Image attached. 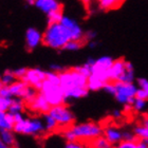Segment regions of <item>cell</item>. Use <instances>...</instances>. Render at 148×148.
Segmentation results:
<instances>
[{
  "label": "cell",
  "mask_w": 148,
  "mask_h": 148,
  "mask_svg": "<svg viewBox=\"0 0 148 148\" xmlns=\"http://www.w3.org/2000/svg\"><path fill=\"white\" fill-rule=\"evenodd\" d=\"M2 87H3V84L1 83V82H0V89H1V88H2Z\"/></svg>",
  "instance_id": "f5cc1de1"
},
{
  "label": "cell",
  "mask_w": 148,
  "mask_h": 148,
  "mask_svg": "<svg viewBox=\"0 0 148 148\" xmlns=\"http://www.w3.org/2000/svg\"><path fill=\"white\" fill-rule=\"evenodd\" d=\"M47 16H48V22H49V25L50 23H59V22L62 21V17H64L62 11L53 12Z\"/></svg>",
  "instance_id": "f1b7e54d"
},
{
  "label": "cell",
  "mask_w": 148,
  "mask_h": 148,
  "mask_svg": "<svg viewBox=\"0 0 148 148\" xmlns=\"http://www.w3.org/2000/svg\"><path fill=\"white\" fill-rule=\"evenodd\" d=\"M136 79V75H134V67L130 62L125 60V71L123 72L122 76L117 82L124 84H133Z\"/></svg>",
  "instance_id": "2e32d148"
},
{
  "label": "cell",
  "mask_w": 148,
  "mask_h": 148,
  "mask_svg": "<svg viewBox=\"0 0 148 148\" xmlns=\"http://www.w3.org/2000/svg\"><path fill=\"white\" fill-rule=\"evenodd\" d=\"M12 148H16V147H12Z\"/></svg>",
  "instance_id": "11a10c76"
},
{
  "label": "cell",
  "mask_w": 148,
  "mask_h": 148,
  "mask_svg": "<svg viewBox=\"0 0 148 148\" xmlns=\"http://www.w3.org/2000/svg\"><path fill=\"white\" fill-rule=\"evenodd\" d=\"M123 141H126V142H136V136L134 134V132L133 131H129V130L123 131Z\"/></svg>",
  "instance_id": "e575fe53"
},
{
  "label": "cell",
  "mask_w": 148,
  "mask_h": 148,
  "mask_svg": "<svg viewBox=\"0 0 148 148\" xmlns=\"http://www.w3.org/2000/svg\"><path fill=\"white\" fill-rule=\"evenodd\" d=\"M39 93L46 99V101L49 103L51 107H56V106L64 105L66 102L65 92L60 85H56L45 80L41 86V89L39 90Z\"/></svg>",
  "instance_id": "3957f363"
},
{
  "label": "cell",
  "mask_w": 148,
  "mask_h": 148,
  "mask_svg": "<svg viewBox=\"0 0 148 148\" xmlns=\"http://www.w3.org/2000/svg\"><path fill=\"white\" fill-rule=\"evenodd\" d=\"M89 146L90 148H113V145H111L110 143L104 138V136L93 140L92 142L89 143Z\"/></svg>",
  "instance_id": "484cf974"
},
{
  "label": "cell",
  "mask_w": 148,
  "mask_h": 148,
  "mask_svg": "<svg viewBox=\"0 0 148 148\" xmlns=\"http://www.w3.org/2000/svg\"><path fill=\"white\" fill-rule=\"evenodd\" d=\"M0 82L3 84V86L10 87L11 85H13L16 82V77L14 76L13 71H5L3 75H1Z\"/></svg>",
  "instance_id": "4316f807"
},
{
  "label": "cell",
  "mask_w": 148,
  "mask_h": 148,
  "mask_svg": "<svg viewBox=\"0 0 148 148\" xmlns=\"http://www.w3.org/2000/svg\"><path fill=\"white\" fill-rule=\"evenodd\" d=\"M124 71H125V59H114L113 65L111 66L109 70V82L116 83Z\"/></svg>",
  "instance_id": "5bb4252c"
},
{
  "label": "cell",
  "mask_w": 148,
  "mask_h": 148,
  "mask_svg": "<svg viewBox=\"0 0 148 148\" xmlns=\"http://www.w3.org/2000/svg\"><path fill=\"white\" fill-rule=\"evenodd\" d=\"M29 105H30L31 110L35 111V112H39V113H43V114L49 113L50 109L52 108V107L49 105V103L46 101V99H45L40 93H38V95L35 97L34 101L32 103H30Z\"/></svg>",
  "instance_id": "9a60e30c"
},
{
  "label": "cell",
  "mask_w": 148,
  "mask_h": 148,
  "mask_svg": "<svg viewBox=\"0 0 148 148\" xmlns=\"http://www.w3.org/2000/svg\"><path fill=\"white\" fill-rule=\"evenodd\" d=\"M49 114L57 122L59 127L68 129L74 125V121H75L74 113L70 110V108L65 105L52 107L50 109Z\"/></svg>",
  "instance_id": "52a82bcc"
},
{
  "label": "cell",
  "mask_w": 148,
  "mask_h": 148,
  "mask_svg": "<svg viewBox=\"0 0 148 148\" xmlns=\"http://www.w3.org/2000/svg\"><path fill=\"white\" fill-rule=\"evenodd\" d=\"M13 131L20 134H27V136H41L46 130L43 126V122L39 117H25V120L16 123L14 125Z\"/></svg>",
  "instance_id": "277c9868"
},
{
  "label": "cell",
  "mask_w": 148,
  "mask_h": 148,
  "mask_svg": "<svg viewBox=\"0 0 148 148\" xmlns=\"http://www.w3.org/2000/svg\"><path fill=\"white\" fill-rule=\"evenodd\" d=\"M138 142V141H136ZM136 142H126V141H122L115 145L113 148H136Z\"/></svg>",
  "instance_id": "74e56055"
},
{
  "label": "cell",
  "mask_w": 148,
  "mask_h": 148,
  "mask_svg": "<svg viewBox=\"0 0 148 148\" xmlns=\"http://www.w3.org/2000/svg\"><path fill=\"white\" fill-rule=\"evenodd\" d=\"M131 110H132V106L131 105H125L124 106V111H125V112H130Z\"/></svg>",
  "instance_id": "c3c4849f"
},
{
  "label": "cell",
  "mask_w": 148,
  "mask_h": 148,
  "mask_svg": "<svg viewBox=\"0 0 148 148\" xmlns=\"http://www.w3.org/2000/svg\"><path fill=\"white\" fill-rule=\"evenodd\" d=\"M103 89L105 90L107 93H109V94L114 96V94H115V83H113V82H108V83L105 84V86H104Z\"/></svg>",
  "instance_id": "8d00e7d4"
},
{
  "label": "cell",
  "mask_w": 148,
  "mask_h": 148,
  "mask_svg": "<svg viewBox=\"0 0 148 148\" xmlns=\"http://www.w3.org/2000/svg\"><path fill=\"white\" fill-rule=\"evenodd\" d=\"M75 142H92L93 140L97 139L103 136L104 129L103 127L94 122H85L80 124H74L70 127Z\"/></svg>",
  "instance_id": "7a4b0ae2"
},
{
  "label": "cell",
  "mask_w": 148,
  "mask_h": 148,
  "mask_svg": "<svg viewBox=\"0 0 148 148\" xmlns=\"http://www.w3.org/2000/svg\"><path fill=\"white\" fill-rule=\"evenodd\" d=\"M47 72L41 70L39 68H32L28 69L25 76L23 77V82H25L28 86H31L35 88L36 90L41 89L43 82L46 80Z\"/></svg>",
  "instance_id": "30bf717a"
},
{
  "label": "cell",
  "mask_w": 148,
  "mask_h": 148,
  "mask_svg": "<svg viewBox=\"0 0 148 148\" xmlns=\"http://www.w3.org/2000/svg\"><path fill=\"white\" fill-rule=\"evenodd\" d=\"M74 70L77 71L78 73H80L82 75H84L85 77H87V78H89V77L91 76V74H92V66H90L85 62L84 65L75 67Z\"/></svg>",
  "instance_id": "83f0119b"
},
{
  "label": "cell",
  "mask_w": 148,
  "mask_h": 148,
  "mask_svg": "<svg viewBox=\"0 0 148 148\" xmlns=\"http://www.w3.org/2000/svg\"><path fill=\"white\" fill-rule=\"evenodd\" d=\"M65 148H87V146L80 142H67Z\"/></svg>",
  "instance_id": "ab89813d"
},
{
  "label": "cell",
  "mask_w": 148,
  "mask_h": 148,
  "mask_svg": "<svg viewBox=\"0 0 148 148\" xmlns=\"http://www.w3.org/2000/svg\"><path fill=\"white\" fill-rule=\"evenodd\" d=\"M95 60L96 59H94V58H92V57H89V58L87 59V62H86V64H88V65H90V66H94V64H95Z\"/></svg>",
  "instance_id": "bcb514c9"
},
{
  "label": "cell",
  "mask_w": 148,
  "mask_h": 148,
  "mask_svg": "<svg viewBox=\"0 0 148 148\" xmlns=\"http://www.w3.org/2000/svg\"><path fill=\"white\" fill-rule=\"evenodd\" d=\"M60 78V87L62 88L64 92L67 90L75 89V88H87L88 78L75 71L72 70H65L59 74Z\"/></svg>",
  "instance_id": "5b68a950"
},
{
  "label": "cell",
  "mask_w": 148,
  "mask_h": 148,
  "mask_svg": "<svg viewBox=\"0 0 148 148\" xmlns=\"http://www.w3.org/2000/svg\"><path fill=\"white\" fill-rule=\"evenodd\" d=\"M46 79L48 82L52 84H56V85H60V78H59V74L55 73V72L49 71L47 72V77Z\"/></svg>",
  "instance_id": "1f68e13d"
},
{
  "label": "cell",
  "mask_w": 148,
  "mask_h": 148,
  "mask_svg": "<svg viewBox=\"0 0 148 148\" xmlns=\"http://www.w3.org/2000/svg\"><path fill=\"white\" fill-rule=\"evenodd\" d=\"M42 34L35 28H29L25 32V47L29 51L36 49L42 42Z\"/></svg>",
  "instance_id": "8fae6325"
},
{
  "label": "cell",
  "mask_w": 148,
  "mask_h": 148,
  "mask_svg": "<svg viewBox=\"0 0 148 148\" xmlns=\"http://www.w3.org/2000/svg\"><path fill=\"white\" fill-rule=\"evenodd\" d=\"M88 92H89V90L87 88H75V89L67 90V91H65L66 101H68V99H82V97H85V96H87Z\"/></svg>",
  "instance_id": "d6986e66"
},
{
  "label": "cell",
  "mask_w": 148,
  "mask_h": 148,
  "mask_svg": "<svg viewBox=\"0 0 148 148\" xmlns=\"http://www.w3.org/2000/svg\"><path fill=\"white\" fill-rule=\"evenodd\" d=\"M142 125H144L145 127H147L148 128V117H145L144 120H143V122H142Z\"/></svg>",
  "instance_id": "681fc988"
},
{
  "label": "cell",
  "mask_w": 148,
  "mask_h": 148,
  "mask_svg": "<svg viewBox=\"0 0 148 148\" xmlns=\"http://www.w3.org/2000/svg\"><path fill=\"white\" fill-rule=\"evenodd\" d=\"M0 148H9L8 146H5L4 144H3V142L1 141V139H0Z\"/></svg>",
  "instance_id": "f907efd6"
},
{
  "label": "cell",
  "mask_w": 148,
  "mask_h": 148,
  "mask_svg": "<svg viewBox=\"0 0 148 148\" xmlns=\"http://www.w3.org/2000/svg\"><path fill=\"white\" fill-rule=\"evenodd\" d=\"M42 122H43V126H45V130L47 132H51V131H54V130L57 129L58 124L54 119H53L49 113L43 114L42 117Z\"/></svg>",
  "instance_id": "44dd1931"
},
{
  "label": "cell",
  "mask_w": 148,
  "mask_h": 148,
  "mask_svg": "<svg viewBox=\"0 0 148 148\" xmlns=\"http://www.w3.org/2000/svg\"><path fill=\"white\" fill-rule=\"evenodd\" d=\"M11 103H12V99H5V97L0 95V111L9 112Z\"/></svg>",
  "instance_id": "d6a6232c"
},
{
  "label": "cell",
  "mask_w": 148,
  "mask_h": 148,
  "mask_svg": "<svg viewBox=\"0 0 148 148\" xmlns=\"http://www.w3.org/2000/svg\"><path fill=\"white\" fill-rule=\"evenodd\" d=\"M0 79H1V75H0Z\"/></svg>",
  "instance_id": "db71d44e"
},
{
  "label": "cell",
  "mask_w": 148,
  "mask_h": 148,
  "mask_svg": "<svg viewBox=\"0 0 148 148\" xmlns=\"http://www.w3.org/2000/svg\"><path fill=\"white\" fill-rule=\"evenodd\" d=\"M50 69H51V71L52 72H55V73H58V74H60L62 72H64L66 70L62 66L56 65V64H53V65L50 66Z\"/></svg>",
  "instance_id": "b9f144b4"
},
{
  "label": "cell",
  "mask_w": 148,
  "mask_h": 148,
  "mask_svg": "<svg viewBox=\"0 0 148 148\" xmlns=\"http://www.w3.org/2000/svg\"><path fill=\"white\" fill-rule=\"evenodd\" d=\"M96 36H97V33H96L94 30H89V31L85 32V35H84V40H87V41H92V40H95Z\"/></svg>",
  "instance_id": "f35d334b"
},
{
  "label": "cell",
  "mask_w": 148,
  "mask_h": 148,
  "mask_svg": "<svg viewBox=\"0 0 148 148\" xmlns=\"http://www.w3.org/2000/svg\"><path fill=\"white\" fill-rule=\"evenodd\" d=\"M27 86L28 85L23 80H16L13 85H11L9 87V90L12 95V99H21Z\"/></svg>",
  "instance_id": "ac0fdd59"
},
{
  "label": "cell",
  "mask_w": 148,
  "mask_h": 148,
  "mask_svg": "<svg viewBox=\"0 0 148 148\" xmlns=\"http://www.w3.org/2000/svg\"><path fill=\"white\" fill-rule=\"evenodd\" d=\"M27 71H28V69L27 68H17L16 70L13 71V74H14V76L16 78H18V79H23V77L25 76V74H27Z\"/></svg>",
  "instance_id": "d590c367"
},
{
  "label": "cell",
  "mask_w": 148,
  "mask_h": 148,
  "mask_svg": "<svg viewBox=\"0 0 148 148\" xmlns=\"http://www.w3.org/2000/svg\"><path fill=\"white\" fill-rule=\"evenodd\" d=\"M136 91H138V87L134 84H124L116 82L114 97L123 106L132 105L136 96Z\"/></svg>",
  "instance_id": "8992f818"
},
{
  "label": "cell",
  "mask_w": 148,
  "mask_h": 148,
  "mask_svg": "<svg viewBox=\"0 0 148 148\" xmlns=\"http://www.w3.org/2000/svg\"><path fill=\"white\" fill-rule=\"evenodd\" d=\"M25 108V102L21 99H12V103L10 106L9 112L11 114L21 113Z\"/></svg>",
  "instance_id": "7402d4cb"
},
{
  "label": "cell",
  "mask_w": 148,
  "mask_h": 148,
  "mask_svg": "<svg viewBox=\"0 0 148 148\" xmlns=\"http://www.w3.org/2000/svg\"><path fill=\"white\" fill-rule=\"evenodd\" d=\"M96 46H97V41H95V40H92L89 42V48H91V49L96 48Z\"/></svg>",
  "instance_id": "7dc6e473"
},
{
  "label": "cell",
  "mask_w": 148,
  "mask_h": 148,
  "mask_svg": "<svg viewBox=\"0 0 148 148\" xmlns=\"http://www.w3.org/2000/svg\"><path fill=\"white\" fill-rule=\"evenodd\" d=\"M122 2L117 1V0H101L99 2V8L104 11H110V10L117 9L121 6Z\"/></svg>",
  "instance_id": "603a6c76"
},
{
  "label": "cell",
  "mask_w": 148,
  "mask_h": 148,
  "mask_svg": "<svg viewBox=\"0 0 148 148\" xmlns=\"http://www.w3.org/2000/svg\"><path fill=\"white\" fill-rule=\"evenodd\" d=\"M136 87L138 89H141L143 91L148 92V79L145 77H140L136 79Z\"/></svg>",
  "instance_id": "836d02e7"
},
{
  "label": "cell",
  "mask_w": 148,
  "mask_h": 148,
  "mask_svg": "<svg viewBox=\"0 0 148 148\" xmlns=\"http://www.w3.org/2000/svg\"><path fill=\"white\" fill-rule=\"evenodd\" d=\"M13 117H14V122L16 123H19V122H21V121H23L25 119V116H23V114L22 113H16V114H13Z\"/></svg>",
  "instance_id": "7bdbcfd3"
},
{
  "label": "cell",
  "mask_w": 148,
  "mask_h": 148,
  "mask_svg": "<svg viewBox=\"0 0 148 148\" xmlns=\"http://www.w3.org/2000/svg\"><path fill=\"white\" fill-rule=\"evenodd\" d=\"M83 46V42L82 41H76V40H70L67 45L65 46L64 50H67V51H71V52H74V51H77L79 50Z\"/></svg>",
  "instance_id": "f546056e"
},
{
  "label": "cell",
  "mask_w": 148,
  "mask_h": 148,
  "mask_svg": "<svg viewBox=\"0 0 148 148\" xmlns=\"http://www.w3.org/2000/svg\"><path fill=\"white\" fill-rule=\"evenodd\" d=\"M15 125L13 114L10 112L0 111V131L2 130H13Z\"/></svg>",
  "instance_id": "e0dca14e"
},
{
  "label": "cell",
  "mask_w": 148,
  "mask_h": 148,
  "mask_svg": "<svg viewBox=\"0 0 148 148\" xmlns=\"http://www.w3.org/2000/svg\"><path fill=\"white\" fill-rule=\"evenodd\" d=\"M42 43L54 50H64L71 40L69 32L60 23H50L42 34Z\"/></svg>",
  "instance_id": "6da1fadb"
},
{
  "label": "cell",
  "mask_w": 148,
  "mask_h": 148,
  "mask_svg": "<svg viewBox=\"0 0 148 148\" xmlns=\"http://www.w3.org/2000/svg\"><path fill=\"white\" fill-rule=\"evenodd\" d=\"M136 148H148V142H146V141H138L136 142Z\"/></svg>",
  "instance_id": "ee69618b"
},
{
  "label": "cell",
  "mask_w": 148,
  "mask_h": 148,
  "mask_svg": "<svg viewBox=\"0 0 148 148\" xmlns=\"http://www.w3.org/2000/svg\"><path fill=\"white\" fill-rule=\"evenodd\" d=\"M114 59L111 56H102L95 60V64L92 67V74L91 76H94L97 79L102 80L103 83L109 82V70L111 66L113 65Z\"/></svg>",
  "instance_id": "ba28073f"
},
{
  "label": "cell",
  "mask_w": 148,
  "mask_h": 148,
  "mask_svg": "<svg viewBox=\"0 0 148 148\" xmlns=\"http://www.w3.org/2000/svg\"><path fill=\"white\" fill-rule=\"evenodd\" d=\"M133 132L136 134V139H139V141H146L148 142V128L145 127L144 125L140 124L136 125L133 129Z\"/></svg>",
  "instance_id": "cb8c5ba5"
},
{
  "label": "cell",
  "mask_w": 148,
  "mask_h": 148,
  "mask_svg": "<svg viewBox=\"0 0 148 148\" xmlns=\"http://www.w3.org/2000/svg\"><path fill=\"white\" fill-rule=\"evenodd\" d=\"M0 139L3 142V144L8 146L9 148L15 147L16 138L13 130H2V131H0Z\"/></svg>",
  "instance_id": "ffe728a7"
},
{
  "label": "cell",
  "mask_w": 148,
  "mask_h": 148,
  "mask_svg": "<svg viewBox=\"0 0 148 148\" xmlns=\"http://www.w3.org/2000/svg\"><path fill=\"white\" fill-rule=\"evenodd\" d=\"M28 3L30 5H35V0H29Z\"/></svg>",
  "instance_id": "816d5d0a"
},
{
  "label": "cell",
  "mask_w": 148,
  "mask_h": 148,
  "mask_svg": "<svg viewBox=\"0 0 148 148\" xmlns=\"http://www.w3.org/2000/svg\"><path fill=\"white\" fill-rule=\"evenodd\" d=\"M0 95L3 96V97H5V99H12V95H11V93H10L9 87H6V86H3L2 88L0 89Z\"/></svg>",
  "instance_id": "60d3db41"
},
{
  "label": "cell",
  "mask_w": 148,
  "mask_h": 148,
  "mask_svg": "<svg viewBox=\"0 0 148 148\" xmlns=\"http://www.w3.org/2000/svg\"><path fill=\"white\" fill-rule=\"evenodd\" d=\"M131 106H132V110L136 111V112H142L146 108V101H143V99L136 97Z\"/></svg>",
  "instance_id": "4dcf8cb0"
},
{
  "label": "cell",
  "mask_w": 148,
  "mask_h": 148,
  "mask_svg": "<svg viewBox=\"0 0 148 148\" xmlns=\"http://www.w3.org/2000/svg\"><path fill=\"white\" fill-rule=\"evenodd\" d=\"M103 136L111 145H117L119 143L123 141V131H121L117 127L115 126H108L104 129Z\"/></svg>",
  "instance_id": "4fadbf2b"
},
{
  "label": "cell",
  "mask_w": 148,
  "mask_h": 148,
  "mask_svg": "<svg viewBox=\"0 0 148 148\" xmlns=\"http://www.w3.org/2000/svg\"><path fill=\"white\" fill-rule=\"evenodd\" d=\"M35 6L37 9L49 15L53 12L62 11V3L57 0H35Z\"/></svg>",
  "instance_id": "7c38bea8"
},
{
  "label": "cell",
  "mask_w": 148,
  "mask_h": 148,
  "mask_svg": "<svg viewBox=\"0 0 148 148\" xmlns=\"http://www.w3.org/2000/svg\"><path fill=\"white\" fill-rule=\"evenodd\" d=\"M59 23L69 32L71 40H76V41H82L83 42L85 33H84L83 29L79 25V23L75 19L72 18V17H69V16L64 15L62 21L59 22Z\"/></svg>",
  "instance_id": "9c48e42d"
},
{
  "label": "cell",
  "mask_w": 148,
  "mask_h": 148,
  "mask_svg": "<svg viewBox=\"0 0 148 148\" xmlns=\"http://www.w3.org/2000/svg\"><path fill=\"white\" fill-rule=\"evenodd\" d=\"M112 115H113L115 119H120V117H122V111L119 110V109H115V110H113V112H112Z\"/></svg>",
  "instance_id": "f6af8a7d"
},
{
  "label": "cell",
  "mask_w": 148,
  "mask_h": 148,
  "mask_svg": "<svg viewBox=\"0 0 148 148\" xmlns=\"http://www.w3.org/2000/svg\"><path fill=\"white\" fill-rule=\"evenodd\" d=\"M37 95H38V93H37V90L35 88H33L31 86H27L25 92L22 94L21 99L23 102H27L28 104H30V103H32L34 101Z\"/></svg>",
  "instance_id": "d4e9b609"
}]
</instances>
